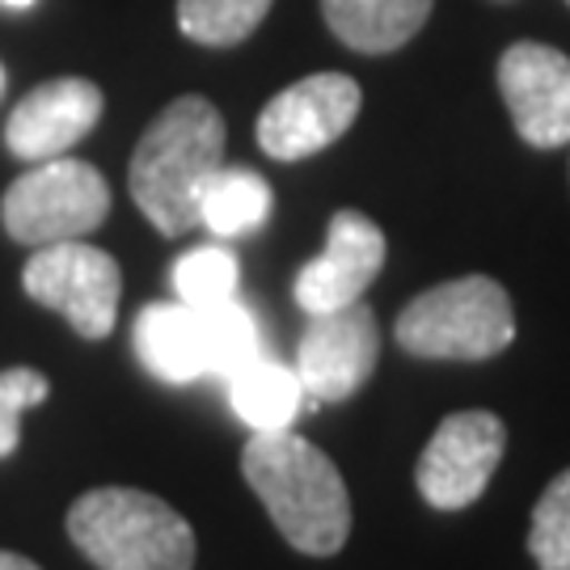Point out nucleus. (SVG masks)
Segmentation results:
<instances>
[{
    "label": "nucleus",
    "mask_w": 570,
    "mask_h": 570,
    "mask_svg": "<svg viewBox=\"0 0 570 570\" xmlns=\"http://www.w3.org/2000/svg\"><path fill=\"white\" fill-rule=\"evenodd\" d=\"M275 0H178V26L204 47H233L258 30Z\"/></svg>",
    "instance_id": "17"
},
{
    "label": "nucleus",
    "mask_w": 570,
    "mask_h": 570,
    "mask_svg": "<svg viewBox=\"0 0 570 570\" xmlns=\"http://www.w3.org/2000/svg\"><path fill=\"white\" fill-rule=\"evenodd\" d=\"M199 322H204L207 376H233L237 367L258 355V322L237 296L199 308Z\"/></svg>",
    "instance_id": "18"
},
{
    "label": "nucleus",
    "mask_w": 570,
    "mask_h": 570,
    "mask_svg": "<svg viewBox=\"0 0 570 570\" xmlns=\"http://www.w3.org/2000/svg\"><path fill=\"white\" fill-rule=\"evenodd\" d=\"M0 89H4V68H0Z\"/></svg>",
    "instance_id": "24"
},
{
    "label": "nucleus",
    "mask_w": 570,
    "mask_h": 570,
    "mask_svg": "<svg viewBox=\"0 0 570 570\" xmlns=\"http://www.w3.org/2000/svg\"><path fill=\"white\" fill-rule=\"evenodd\" d=\"M47 376H39L35 367H9L0 372V461L18 449L21 440V414L47 402Z\"/></svg>",
    "instance_id": "21"
},
{
    "label": "nucleus",
    "mask_w": 570,
    "mask_h": 570,
    "mask_svg": "<svg viewBox=\"0 0 570 570\" xmlns=\"http://www.w3.org/2000/svg\"><path fill=\"white\" fill-rule=\"evenodd\" d=\"M529 553L541 570H570V469L553 478L532 508Z\"/></svg>",
    "instance_id": "20"
},
{
    "label": "nucleus",
    "mask_w": 570,
    "mask_h": 570,
    "mask_svg": "<svg viewBox=\"0 0 570 570\" xmlns=\"http://www.w3.org/2000/svg\"><path fill=\"white\" fill-rule=\"evenodd\" d=\"M0 570H39L30 558H21V553H9V550H0Z\"/></svg>",
    "instance_id": "22"
},
{
    "label": "nucleus",
    "mask_w": 570,
    "mask_h": 570,
    "mask_svg": "<svg viewBox=\"0 0 570 570\" xmlns=\"http://www.w3.org/2000/svg\"><path fill=\"white\" fill-rule=\"evenodd\" d=\"M225 165V119L207 98L169 102L131 153V199L148 225L183 237L199 225V190Z\"/></svg>",
    "instance_id": "2"
},
{
    "label": "nucleus",
    "mask_w": 570,
    "mask_h": 570,
    "mask_svg": "<svg viewBox=\"0 0 570 570\" xmlns=\"http://www.w3.org/2000/svg\"><path fill=\"white\" fill-rule=\"evenodd\" d=\"M511 338V296L487 275L431 287L397 317V343L414 360H490L508 351Z\"/></svg>",
    "instance_id": "4"
},
{
    "label": "nucleus",
    "mask_w": 570,
    "mask_h": 570,
    "mask_svg": "<svg viewBox=\"0 0 570 570\" xmlns=\"http://www.w3.org/2000/svg\"><path fill=\"white\" fill-rule=\"evenodd\" d=\"M381 266H385V233L376 228V220L351 207L334 212L326 249L296 275V305L308 317L355 305L381 275Z\"/></svg>",
    "instance_id": "11"
},
{
    "label": "nucleus",
    "mask_w": 570,
    "mask_h": 570,
    "mask_svg": "<svg viewBox=\"0 0 570 570\" xmlns=\"http://www.w3.org/2000/svg\"><path fill=\"white\" fill-rule=\"evenodd\" d=\"M242 473L263 499L266 515L287 537V546L313 558H330L346 546L351 499L343 473L326 452L296 431H254L242 452Z\"/></svg>",
    "instance_id": "1"
},
{
    "label": "nucleus",
    "mask_w": 570,
    "mask_h": 570,
    "mask_svg": "<svg viewBox=\"0 0 570 570\" xmlns=\"http://www.w3.org/2000/svg\"><path fill=\"white\" fill-rule=\"evenodd\" d=\"M35 4H39V0H0V9H35Z\"/></svg>",
    "instance_id": "23"
},
{
    "label": "nucleus",
    "mask_w": 570,
    "mask_h": 570,
    "mask_svg": "<svg viewBox=\"0 0 570 570\" xmlns=\"http://www.w3.org/2000/svg\"><path fill=\"white\" fill-rule=\"evenodd\" d=\"M131 343H136L140 364L165 385H190L207 376L204 322H199V308L183 301L144 308L131 330Z\"/></svg>",
    "instance_id": "13"
},
{
    "label": "nucleus",
    "mask_w": 570,
    "mask_h": 570,
    "mask_svg": "<svg viewBox=\"0 0 570 570\" xmlns=\"http://www.w3.org/2000/svg\"><path fill=\"white\" fill-rule=\"evenodd\" d=\"M242 284V263L225 245H199L174 263V292L190 308H207L233 301Z\"/></svg>",
    "instance_id": "19"
},
{
    "label": "nucleus",
    "mask_w": 570,
    "mask_h": 570,
    "mask_svg": "<svg viewBox=\"0 0 570 570\" xmlns=\"http://www.w3.org/2000/svg\"><path fill=\"white\" fill-rule=\"evenodd\" d=\"M72 546L98 570H190L195 532L157 494L102 487L68 511Z\"/></svg>",
    "instance_id": "3"
},
{
    "label": "nucleus",
    "mask_w": 570,
    "mask_h": 570,
    "mask_svg": "<svg viewBox=\"0 0 570 570\" xmlns=\"http://www.w3.org/2000/svg\"><path fill=\"white\" fill-rule=\"evenodd\" d=\"M106 216H110V186L94 165L72 161V157L35 161V169H26L4 190V204H0L4 233L35 249L56 242H81Z\"/></svg>",
    "instance_id": "5"
},
{
    "label": "nucleus",
    "mask_w": 570,
    "mask_h": 570,
    "mask_svg": "<svg viewBox=\"0 0 570 570\" xmlns=\"http://www.w3.org/2000/svg\"><path fill=\"white\" fill-rule=\"evenodd\" d=\"M275 195L254 169L220 165L199 190V225L216 237H245L271 220Z\"/></svg>",
    "instance_id": "16"
},
{
    "label": "nucleus",
    "mask_w": 570,
    "mask_h": 570,
    "mask_svg": "<svg viewBox=\"0 0 570 570\" xmlns=\"http://www.w3.org/2000/svg\"><path fill=\"white\" fill-rule=\"evenodd\" d=\"M225 385L233 414L254 431H292V423L301 419V406H305V385H301L296 367H284L263 351L233 376H225Z\"/></svg>",
    "instance_id": "15"
},
{
    "label": "nucleus",
    "mask_w": 570,
    "mask_h": 570,
    "mask_svg": "<svg viewBox=\"0 0 570 570\" xmlns=\"http://www.w3.org/2000/svg\"><path fill=\"white\" fill-rule=\"evenodd\" d=\"M360 115V85L343 72H317L287 85L258 115V144L275 161H305L343 136Z\"/></svg>",
    "instance_id": "8"
},
{
    "label": "nucleus",
    "mask_w": 570,
    "mask_h": 570,
    "mask_svg": "<svg viewBox=\"0 0 570 570\" xmlns=\"http://www.w3.org/2000/svg\"><path fill=\"white\" fill-rule=\"evenodd\" d=\"M102 119V89L85 77H60L30 89L4 122V144L21 161H51L81 144Z\"/></svg>",
    "instance_id": "12"
},
{
    "label": "nucleus",
    "mask_w": 570,
    "mask_h": 570,
    "mask_svg": "<svg viewBox=\"0 0 570 570\" xmlns=\"http://www.w3.org/2000/svg\"><path fill=\"white\" fill-rule=\"evenodd\" d=\"M499 89L520 140L532 148L570 144V60L546 42H515L499 60Z\"/></svg>",
    "instance_id": "10"
},
{
    "label": "nucleus",
    "mask_w": 570,
    "mask_h": 570,
    "mask_svg": "<svg viewBox=\"0 0 570 570\" xmlns=\"http://www.w3.org/2000/svg\"><path fill=\"white\" fill-rule=\"evenodd\" d=\"M567 4H570V0H567Z\"/></svg>",
    "instance_id": "25"
},
{
    "label": "nucleus",
    "mask_w": 570,
    "mask_h": 570,
    "mask_svg": "<svg viewBox=\"0 0 570 570\" xmlns=\"http://www.w3.org/2000/svg\"><path fill=\"white\" fill-rule=\"evenodd\" d=\"M381 360V330L367 305H346L308 317L296 346V376L313 402H346Z\"/></svg>",
    "instance_id": "9"
},
{
    "label": "nucleus",
    "mask_w": 570,
    "mask_h": 570,
    "mask_svg": "<svg viewBox=\"0 0 570 570\" xmlns=\"http://www.w3.org/2000/svg\"><path fill=\"white\" fill-rule=\"evenodd\" d=\"M21 287L30 301L56 308L81 338H106L119 317L122 275L119 263L89 242L39 245L21 271Z\"/></svg>",
    "instance_id": "6"
},
{
    "label": "nucleus",
    "mask_w": 570,
    "mask_h": 570,
    "mask_svg": "<svg viewBox=\"0 0 570 570\" xmlns=\"http://www.w3.org/2000/svg\"><path fill=\"white\" fill-rule=\"evenodd\" d=\"M334 39L364 56H385L410 42L431 13V0H322Z\"/></svg>",
    "instance_id": "14"
},
{
    "label": "nucleus",
    "mask_w": 570,
    "mask_h": 570,
    "mask_svg": "<svg viewBox=\"0 0 570 570\" xmlns=\"http://www.w3.org/2000/svg\"><path fill=\"white\" fill-rule=\"evenodd\" d=\"M503 449H508V431L490 410L449 414L428 440L419 465H414L419 494L440 511L478 503L499 461H503Z\"/></svg>",
    "instance_id": "7"
}]
</instances>
